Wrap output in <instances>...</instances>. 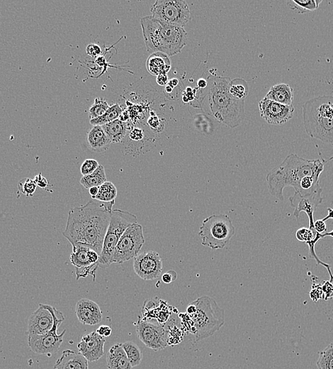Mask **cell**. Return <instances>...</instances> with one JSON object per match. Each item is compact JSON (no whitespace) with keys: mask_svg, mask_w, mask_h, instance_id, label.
Listing matches in <instances>:
<instances>
[{"mask_svg":"<svg viewBox=\"0 0 333 369\" xmlns=\"http://www.w3.org/2000/svg\"><path fill=\"white\" fill-rule=\"evenodd\" d=\"M115 204V201L91 200L84 206L71 208L62 235L72 246L85 245L100 255Z\"/></svg>","mask_w":333,"mask_h":369,"instance_id":"obj_1","label":"cell"},{"mask_svg":"<svg viewBox=\"0 0 333 369\" xmlns=\"http://www.w3.org/2000/svg\"><path fill=\"white\" fill-rule=\"evenodd\" d=\"M324 160H308L295 154L286 157L281 166L272 169L267 175L269 192L272 196L284 200L285 188L292 187L297 191L303 178L314 174H321L324 170Z\"/></svg>","mask_w":333,"mask_h":369,"instance_id":"obj_2","label":"cell"},{"mask_svg":"<svg viewBox=\"0 0 333 369\" xmlns=\"http://www.w3.org/2000/svg\"><path fill=\"white\" fill-rule=\"evenodd\" d=\"M141 25L147 50L152 53L172 56L181 52L187 43V34L184 28L167 25L152 16L141 18Z\"/></svg>","mask_w":333,"mask_h":369,"instance_id":"obj_3","label":"cell"},{"mask_svg":"<svg viewBox=\"0 0 333 369\" xmlns=\"http://www.w3.org/2000/svg\"><path fill=\"white\" fill-rule=\"evenodd\" d=\"M228 77H213L210 80L209 104L212 115L218 121L235 128L243 121L245 100L235 99L230 94Z\"/></svg>","mask_w":333,"mask_h":369,"instance_id":"obj_4","label":"cell"},{"mask_svg":"<svg viewBox=\"0 0 333 369\" xmlns=\"http://www.w3.org/2000/svg\"><path fill=\"white\" fill-rule=\"evenodd\" d=\"M303 122L310 137L333 144V96L309 99L303 106Z\"/></svg>","mask_w":333,"mask_h":369,"instance_id":"obj_5","label":"cell"},{"mask_svg":"<svg viewBox=\"0 0 333 369\" xmlns=\"http://www.w3.org/2000/svg\"><path fill=\"white\" fill-rule=\"evenodd\" d=\"M193 302L196 305V312L192 315H185L192 324L191 333L194 335L195 340L202 341L214 335L224 325L225 311L219 307L214 299L207 295Z\"/></svg>","mask_w":333,"mask_h":369,"instance_id":"obj_6","label":"cell"},{"mask_svg":"<svg viewBox=\"0 0 333 369\" xmlns=\"http://www.w3.org/2000/svg\"><path fill=\"white\" fill-rule=\"evenodd\" d=\"M137 217L128 211L115 210L112 212L111 218L105 235L102 252L99 260V267L106 269L111 265L112 256L121 236L130 225L137 223Z\"/></svg>","mask_w":333,"mask_h":369,"instance_id":"obj_7","label":"cell"},{"mask_svg":"<svg viewBox=\"0 0 333 369\" xmlns=\"http://www.w3.org/2000/svg\"><path fill=\"white\" fill-rule=\"evenodd\" d=\"M235 233V229L229 216L213 215L204 219L198 235L203 246L216 250L224 249Z\"/></svg>","mask_w":333,"mask_h":369,"instance_id":"obj_8","label":"cell"},{"mask_svg":"<svg viewBox=\"0 0 333 369\" xmlns=\"http://www.w3.org/2000/svg\"><path fill=\"white\" fill-rule=\"evenodd\" d=\"M152 17L167 24L184 28L190 19L188 5L184 0H158L151 8Z\"/></svg>","mask_w":333,"mask_h":369,"instance_id":"obj_9","label":"cell"},{"mask_svg":"<svg viewBox=\"0 0 333 369\" xmlns=\"http://www.w3.org/2000/svg\"><path fill=\"white\" fill-rule=\"evenodd\" d=\"M145 242L143 227L138 222L130 225L117 243L112 258L111 264L113 263H123L135 258Z\"/></svg>","mask_w":333,"mask_h":369,"instance_id":"obj_10","label":"cell"},{"mask_svg":"<svg viewBox=\"0 0 333 369\" xmlns=\"http://www.w3.org/2000/svg\"><path fill=\"white\" fill-rule=\"evenodd\" d=\"M65 320V317L62 312H57L56 320L53 329L43 335L28 336V344L29 348L34 353L40 355H52L56 354L60 350L62 343L63 342L64 336L66 330H64L60 335L57 331L59 326Z\"/></svg>","mask_w":333,"mask_h":369,"instance_id":"obj_11","label":"cell"},{"mask_svg":"<svg viewBox=\"0 0 333 369\" xmlns=\"http://www.w3.org/2000/svg\"><path fill=\"white\" fill-rule=\"evenodd\" d=\"M100 255L94 249L85 245H73L71 262L75 267L77 280L93 276L95 280L96 272L99 268Z\"/></svg>","mask_w":333,"mask_h":369,"instance_id":"obj_12","label":"cell"},{"mask_svg":"<svg viewBox=\"0 0 333 369\" xmlns=\"http://www.w3.org/2000/svg\"><path fill=\"white\" fill-rule=\"evenodd\" d=\"M136 333L147 348L159 352L168 345V331L165 326L157 325L139 319L136 323Z\"/></svg>","mask_w":333,"mask_h":369,"instance_id":"obj_13","label":"cell"},{"mask_svg":"<svg viewBox=\"0 0 333 369\" xmlns=\"http://www.w3.org/2000/svg\"><path fill=\"white\" fill-rule=\"evenodd\" d=\"M134 269L141 279L154 280L159 278L163 272V261L158 252L148 251L134 258Z\"/></svg>","mask_w":333,"mask_h":369,"instance_id":"obj_14","label":"cell"},{"mask_svg":"<svg viewBox=\"0 0 333 369\" xmlns=\"http://www.w3.org/2000/svg\"><path fill=\"white\" fill-rule=\"evenodd\" d=\"M58 310L49 304H39L28 321V336L43 335L49 333L54 326Z\"/></svg>","mask_w":333,"mask_h":369,"instance_id":"obj_15","label":"cell"},{"mask_svg":"<svg viewBox=\"0 0 333 369\" xmlns=\"http://www.w3.org/2000/svg\"><path fill=\"white\" fill-rule=\"evenodd\" d=\"M261 117L272 125H280L290 121L294 116V105L279 104L264 97L259 102Z\"/></svg>","mask_w":333,"mask_h":369,"instance_id":"obj_16","label":"cell"},{"mask_svg":"<svg viewBox=\"0 0 333 369\" xmlns=\"http://www.w3.org/2000/svg\"><path fill=\"white\" fill-rule=\"evenodd\" d=\"M323 190H320L312 195L301 197L298 194L294 193L290 197V201L292 207L295 208L294 216L299 219L301 212H304L308 217V228L314 230V212L317 210L318 207L323 202L321 196Z\"/></svg>","mask_w":333,"mask_h":369,"instance_id":"obj_17","label":"cell"},{"mask_svg":"<svg viewBox=\"0 0 333 369\" xmlns=\"http://www.w3.org/2000/svg\"><path fill=\"white\" fill-rule=\"evenodd\" d=\"M105 342L104 337L93 332L82 337L77 348L88 361H97L104 356Z\"/></svg>","mask_w":333,"mask_h":369,"instance_id":"obj_18","label":"cell"},{"mask_svg":"<svg viewBox=\"0 0 333 369\" xmlns=\"http://www.w3.org/2000/svg\"><path fill=\"white\" fill-rule=\"evenodd\" d=\"M75 315L84 325H97L102 322V312L99 304L89 299H81L75 305Z\"/></svg>","mask_w":333,"mask_h":369,"instance_id":"obj_19","label":"cell"},{"mask_svg":"<svg viewBox=\"0 0 333 369\" xmlns=\"http://www.w3.org/2000/svg\"><path fill=\"white\" fill-rule=\"evenodd\" d=\"M54 369H88V361L80 353L71 350L62 352Z\"/></svg>","mask_w":333,"mask_h":369,"instance_id":"obj_20","label":"cell"},{"mask_svg":"<svg viewBox=\"0 0 333 369\" xmlns=\"http://www.w3.org/2000/svg\"><path fill=\"white\" fill-rule=\"evenodd\" d=\"M86 144L93 152L101 153L108 150L112 142L102 126H93L87 132Z\"/></svg>","mask_w":333,"mask_h":369,"instance_id":"obj_21","label":"cell"},{"mask_svg":"<svg viewBox=\"0 0 333 369\" xmlns=\"http://www.w3.org/2000/svg\"><path fill=\"white\" fill-rule=\"evenodd\" d=\"M106 364L108 369L133 368L122 344H115L112 346L106 356Z\"/></svg>","mask_w":333,"mask_h":369,"instance_id":"obj_22","label":"cell"},{"mask_svg":"<svg viewBox=\"0 0 333 369\" xmlns=\"http://www.w3.org/2000/svg\"><path fill=\"white\" fill-rule=\"evenodd\" d=\"M264 97L279 104L292 105L294 100V89L288 85L279 83L272 86Z\"/></svg>","mask_w":333,"mask_h":369,"instance_id":"obj_23","label":"cell"},{"mask_svg":"<svg viewBox=\"0 0 333 369\" xmlns=\"http://www.w3.org/2000/svg\"><path fill=\"white\" fill-rule=\"evenodd\" d=\"M146 66L149 73L158 76L161 74H167L170 71L171 62L167 55L153 53L149 56Z\"/></svg>","mask_w":333,"mask_h":369,"instance_id":"obj_24","label":"cell"},{"mask_svg":"<svg viewBox=\"0 0 333 369\" xmlns=\"http://www.w3.org/2000/svg\"><path fill=\"white\" fill-rule=\"evenodd\" d=\"M112 143L122 141L127 133V125L124 121L118 119L102 126Z\"/></svg>","mask_w":333,"mask_h":369,"instance_id":"obj_25","label":"cell"},{"mask_svg":"<svg viewBox=\"0 0 333 369\" xmlns=\"http://www.w3.org/2000/svg\"><path fill=\"white\" fill-rule=\"evenodd\" d=\"M107 180H106L104 167L100 164L95 172L90 175L82 176V178L80 179V184L86 189H90L93 187H100Z\"/></svg>","mask_w":333,"mask_h":369,"instance_id":"obj_26","label":"cell"},{"mask_svg":"<svg viewBox=\"0 0 333 369\" xmlns=\"http://www.w3.org/2000/svg\"><path fill=\"white\" fill-rule=\"evenodd\" d=\"M322 0H288L287 6L298 14H305L316 10L322 3Z\"/></svg>","mask_w":333,"mask_h":369,"instance_id":"obj_27","label":"cell"},{"mask_svg":"<svg viewBox=\"0 0 333 369\" xmlns=\"http://www.w3.org/2000/svg\"><path fill=\"white\" fill-rule=\"evenodd\" d=\"M123 111L119 105H113L108 108V110L103 114L102 117L90 120V122L93 126H103V125L112 122L116 119H119Z\"/></svg>","mask_w":333,"mask_h":369,"instance_id":"obj_28","label":"cell"},{"mask_svg":"<svg viewBox=\"0 0 333 369\" xmlns=\"http://www.w3.org/2000/svg\"><path fill=\"white\" fill-rule=\"evenodd\" d=\"M229 92L235 99L245 100L249 94V86L243 79H234L229 83Z\"/></svg>","mask_w":333,"mask_h":369,"instance_id":"obj_29","label":"cell"},{"mask_svg":"<svg viewBox=\"0 0 333 369\" xmlns=\"http://www.w3.org/2000/svg\"><path fill=\"white\" fill-rule=\"evenodd\" d=\"M117 188L112 182L106 181L99 187L97 196L93 200L103 202H111L115 201L117 197Z\"/></svg>","mask_w":333,"mask_h":369,"instance_id":"obj_30","label":"cell"},{"mask_svg":"<svg viewBox=\"0 0 333 369\" xmlns=\"http://www.w3.org/2000/svg\"><path fill=\"white\" fill-rule=\"evenodd\" d=\"M122 346L132 367L139 366L143 360V353L139 346L130 341H126Z\"/></svg>","mask_w":333,"mask_h":369,"instance_id":"obj_31","label":"cell"},{"mask_svg":"<svg viewBox=\"0 0 333 369\" xmlns=\"http://www.w3.org/2000/svg\"><path fill=\"white\" fill-rule=\"evenodd\" d=\"M316 366L318 369H333V343L319 352Z\"/></svg>","mask_w":333,"mask_h":369,"instance_id":"obj_32","label":"cell"},{"mask_svg":"<svg viewBox=\"0 0 333 369\" xmlns=\"http://www.w3.org/2000/svg\"><path fill=\"white\" fill-rule=\"evenodd\" d=\"M110 107L104 99L97 97L95 99V102L92 105L89 110V118L90 120L97 119L102 117L103 114L108 110Z\"/></svg>","mask_w":333,"mask_h":369,"instance_id":"obj_33","label":"cell"},{"mask_svg":"<svg viewBox=\"0 0 333 369\" xmlns=\"http://www.w3.org/2000/svg\"><path fill=\"white\" fill-rule=\"evenodd\" d=\"M36 188L37 186L35 183L34 180L29 178L21 179L18 184L19 191L27 197L34 196Z\"/></svg>","mask_w":333,"mask_h":369,"instance_id":"obj_34","label":"cell"},{"mask_svg":"<svg viewBox=\"0 0 333 369\" xmlns=\"http://www.w3.org/2000/svg\"><path fill=\"white\" fill-rule=\"evenodd\" d=\"M316 232L309 228H302L297 230L296 234V239L299 241L308 243L312 241L316 237Z\"/></svg>","mask_w":333,"mask_h":369,"instance_id":"obj_35","label":"cell"},{"mask_svg":"<svg viewBox=\"0 0 333 369\" xmlns=\"http://www.w3.org/2000/svg\"><path fill=\"white\" fill-rule=\"evenodd\" d=\"M98 161L95 159H86L82 163L80 167L81 174L85 176L95 172L97 168L99 167Z\"/></svg>","mask_w":333,"mask_h":369,"instance_id":"obj_36","label":"cell"},{"mask_svg":"<svg viewBox=\"0 0 333 369\" xmlns=\"http://www.w3.org/2000/svg\"><path fill=\"white\" fill-rule=\"evenodd\" d=\"M309 297L314 302H318L321 300H323V293L321 289V284L316 283L313 281L312 290L309 293Z\"/></svg>","mask_w":333,"mask_h":369,"instance_id":"obj_37","label":"cell"},{"mask_svg":"<svg viewBox=\"0 0 333 369\" xmlns=\"http://www.w3.org/2000/svg\"><path fill=\"white\" fill-rule=\"evenodd\" d=\"M321 289L323 293L324 301L333 298V283L330 280H324L321 284Z\"/></svg>","mask_w":333,"mask_h":369,"instance_id":"obj_38","label":"cell"},{"mask_svg":"<svg viewBox=\"0 0 333 369\" xmlns=\"http://www.w3.org/2000/svg\"><path fill=\"white\" fill-rule=\"evenodd\" d=\"M86 52L92 58H97L102 53V49L97 44H89L86 48Z\"/></svg>","mask_w":333,"mask_h":369,"instance_id":"obj_39","label":"cell"},{"mask_svg":"<svg viewBox=\"0 0 333 369\" xmlns=\"http://www.w3.org/2000/svg\"><path fill=\"white\" fill-rule=\"evenodd\" d=\"M314 230L316 233L323 234L327 232V225L323 219H318L314 221Z\"/></svg>","mask_w":333,"mask_h":369,"instance_id":"obj_40","label":"cell"},{"mask_svg":"<svg viewBox=\"0 0 333 369\" xmlns=\"http://www.w3.org/2000/svg\"><path fill=\"white\" fill-rule=\"evenodd\" d=\"M177 278V274L174 271H169L162 276V280L165 284H170Z\"/></svg>","mask_w":333,"mask_h":369,"instance_id":"obj_41","label":"cell"},{"mask_svg":"<svg viewBox=\"0 0 333 369\" xmlns=\"http://www.w3.org/2000/svg\"><path fill=\"white\" fill-rule=\"evenodd\" d=\"M34 181L35 183H36V186L42 188V189L46 190V188L49 186V182H48L47 179L44 178L41 173H40L39 174L35 176Z\"/></svg>","mask_w":333,"mask_h":369,"instance_id":"obj_42","label":"cell"},{"mask_svg":"<svg viewBox=\"0 0 333 369\" xmlns=\"http://www.w3.org/2000/svg\"><path fill=\"white\" fill-rule=\"evenodd\" d=\"M96 332L103 337H108L112 335V330L110 326L102 325L99 326Z\"/></svg>","mask_w":333,"mask_h":369,"instance_id":"obj_43","label":"cell"},{"mask_svg":"<svg viewBox=\"0 0 333 369\" xmlns=\"http://www.w3.org/2000/svg\"><path fill=\"white\" fill-rule=\"evenodd\" d=\"M327 215L326 217H324L323 219H322L324 221H326L327 220H328V219H333V209H331V208H327ZM327 237H333V230L332 232H326V233L321 234L322 239H325V238Z\"/></svg>","mask_w":333,"mask_h":369,"instance_id":"obj_44","label":"cell"},{"mask_svg":"<svg viewBox=\"0 0 333 369\" xmlns=\"http://www.w3.org/2000/svg\"><path fill=\"white\" fill-rule=\"evenodd\" d=\"M194 98V90L191 88H187L185 90V95H183V101L185 102H188L189 101H192Z\"/></svg>","mask_w":333,"mask_h":369,"instance_id":"obj_45","label":"cell"},{"mask_svg":"<svg viewBox=\"0 0 333 369\" xmlns=\"http://www.w3.org/2000/svg\"><path fill=\"white\" fill-rule=\"evenodd\" d=\"M143 137V132L141 129H135L133 132H131V134H130V138H131L132 139L135 140V141H139V140L142 139Z\"/></svg>","mask_w":333,"mask_h":369,"instance_id":"obj_46","label":"cell"},{"mask_svg":"<svg viewBox=\"0 0 333 369\" xmlns=\"http://www.w3.org/2000/svg\"><path fill=\"white\" fill-rule=\"evenodd\" d=\"M157 83L159 86H167L168 84V77L167 74H161L157 76Z\"/></svg>","mask_w":333,"mask_h":369,"instance_id":"obj_47","label":"cell"},{"mask_svg":"<svg viewBox=\"0 0 333 369\" xmlns=\"http://www.w3.org/2000/svg\"><path fill=\"white\" fill-rule=\"evenodd\" d=\"M98 192L99 187H93L90 188L89 193L90 194V195H91L92 199H94L96 196H97V194H98Z\"/></svg>","mask_w":333,"mask_h":369,"instance_id":"obj_48","label":"cell"},{"mask_svg":"<svg viewBox=\"0 0 333 369\" xmlns=\"http://www.w3.org/2000/svg\"><path fill=\"white\" fill-rule=\"evenodd\" d=\"M198 87L199 88H206L208 86L207 81L204 79H199L197 83Z\"/></svg>","mask_w":333,"mask_h":369,"instance_id":"obj_49","label":"cell"},{"mask_svg":"<svg viewBox=\"0 0 333 369\" xmlns=\"http://www.w3.org/2000/svg\"><path fill=\"white\" fill-rule=\"evenodd\" d=\"M96 64H98L99 66H103L105 64V58L104 56H99L96 59Z\"/></svg>","mask_w":333,"mask_h":369,"instance_id":"obj_50","label":"cell"},{"mask_svg":"<svg viewBox=\"0 0 333 369\" xmlns=\"http://www.w3.org/2000/svg\"><path fill=\"white\" fill-rule=\"evenodd\" d=\"M178 83H179V81H178L177 79L174 78L172 79L170 81V82H168V86H170V87H172V88H174V87H176L178 86Z\"/></svg>","mask_w":333,"mask_h":369,"instance_id":"obj_51","label":"cell"},{"mask_svg":"<svg viewBox=\"0 0 333 369\" xmlns=\"http://www.w3.org/2000/svg\"><path fill=\"white\" fill-rule=\"evenodd\" d=\"M333 160V156L332 157H331L330 159H329V160Z\"/></svg>","mask_w":333,"mask_h":369,"instance_id":"obj_52","label":"cell"},{"mask_svg":"<svg viewBox=\"0 0 333 369\" xmlns=\"http://www.w3.org/2000/svg\"><path fill=\"white\" fill-rule=\"evenodd\" d=\"M0 18H1V14H0Z\"/></svg>","mask_w":333,"mask_h":369,"instance_id":"obj_53","label":"cell"}]
</instances>
